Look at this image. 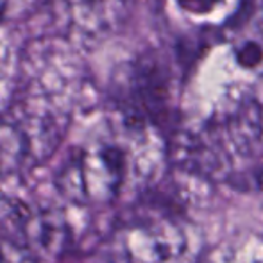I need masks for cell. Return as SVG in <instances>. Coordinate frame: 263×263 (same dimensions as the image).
Listing matches in <instances>:
<instances>
[{
    "label": "cell",
    "mask_w": 263,
    "mask_h": 263,
    "mask_svg": "<svg viewBox=\"0 0 263 263\" xmlns=\"http://www.w3.org/2000/svg\"><path fill=\"white\" fill-rule=\"evenodd\" d=\"M127 168V151L109 131L76 145L54 174L55 190L79 204L115 197Z\"/></svg>",
    "instance_id": "6da1fadb"
},
{
    "label": "cell",
    "mask_w": 263,
    "mask_h": 263,
    "mask_svg": "<svg viewBox=\"0 0 263 263\" xmlns=\"http://www.w3.org/2000/svg\"><path fill=\"white\" fill-rule=\"evenodd\" d=\"M58 143L55 125L45 120H0V174L36 166Z\"/></svg>",
    "instance_id": "7a4b0ae2"
},
{
    "label": "cell",
    "mask_w": 263,
    "mask_h": 263,
    "mask_svg": "<svg viewBox=\"0 0 263 263\" xmlns=\"http://www.w3.org/2000/svg\"><path fill=\"white\" fill-rule=\"evenodd\" d=\"M0 263H36V254L24 243L0 235Z\"/></svg>",
    "instance_id": "3957f363"
},
{
    "label": "cell",
    "mask_w": 263,
    "mask_h": 263,
    "mask_svg": "<svg viewBox=\"0 0 263 263\" xmlns=\"http://www.w3.org/2000/svg\"><path fill=\"white\" fill-rule=\"evenodd\" d=\"M176 4L188 14L194 16H210L215 11L226 6V0H176Z\"/></svg>",
    "instance_id": "277c9868"
},
{
    "label": "cell",
    "mask_w": 263,
    "mask_h": 263,
    "mask_svg": "<svg viewBox=\"0 0 263 263\" xmlns=\"http://www.w3.org/2000/svg\"><path fill=\"white\" fill-rule=\"evenodd\" d=\"M76 4L93 16H107L118 6V0H76Z\"/></svg>",
    "instance_id": "5b68a950"
},
{
    "label": "cell",
    "mask_w": 263,
    "mask_h": 263,
    "mask_svg": "<svg viewBox=\"0 0 263 263\" xmlns=\"http://www.w3.org/2000/svg\"><path fill=\"white\" fill-rule=\"evenodd\" d=\"M6 2V7H9V4H14V6H24L25 2H34V0H4Z\"/></svg>",
    "instance_id": "8992f818"
},
{
    "label": "cell",
    "mask_w": 263,
    "mask_h": 263,
    "mask_svg": "<svg viewBox=\"0 0 263 263\" xmlns=\"http://www.w3.org/2000/svg\"><path fill=\"white\" fill-rule=\"evenodd\" d=\"M6 11H7L6 2H4V0H0V16H4V14H6Z\"/></svg>",
    "instance_id": "52a82bcc"
}]
</instances>
